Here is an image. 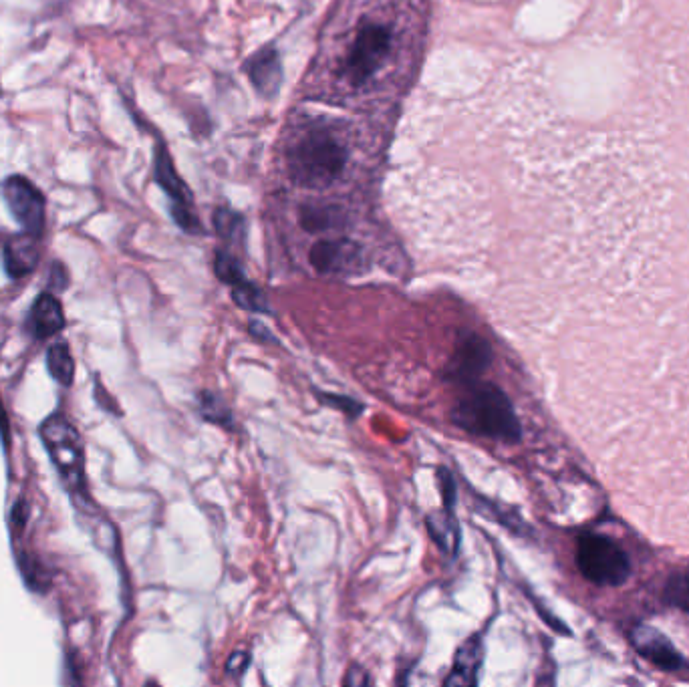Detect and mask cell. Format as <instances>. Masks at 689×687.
Returning <instances> with one entry per match:
<instances>
[{"instance_id": "cell-1", "label": "cell", "mask_w": 689, "mask_h": 687, "mask_svg": "<svg viewBox=\"0 0 689 687\" xmlns=\"http://www.w3.org/2000/svg\"><path fill=\"white\" fill-rule=\"evenodd\" d=\"M452 420L456 426L474 436L498 442L516 444L522 436V428L510 399L502 389L490 383L476 381L468 385L466 395H462L454 407Z\"/></svg>"}, {"instance_id": "cell-2", "label": "cell", "mask_w": 689, "mask_h": 687, "mask_svg": "<svg viewBox=\"0 0 689 687\" xmlns=\"http://www.w3.org/2000/svg\"><path fill=\"white\" fill-rule=\"evenodd\" d=\"M287 160L295 182L309 188H321L343 174L347 152L329 127H309L297 135Z\"/></svg>"}, {"instance_id": "cell-3", "label": "cell", "mask_w": 689, "mask_h": 687, "mask_svg": "<svg viewBox=\"0 0 689 687\" xmlns=\"http://www.w3.org/2000/svg\"><path fill=\"white\" fill-rule=\"evenodd\" d=\"M395 47V35L387 23L361 19L357 31L345 45L341 75L353 89H363L377 81L387 69Z\"/></svg>"}, {"instance_id": "cell-4", "label": "cell", "mask_w": 689, "mask_h": 687, "mask_svg": "<svg viewBox=\"0 0 689 687\" xmlns=\"http://www.w3.org/2000/svg\"><path fill=\"white\" fill-rule=\"evenodd\" d=\"M41 438L67 490L73 496H85V454L77 430L63 416H51L41 426Z\"/></svg>"}, {"instance_id": "cell-5", "label": "cell", "mask_w": 689, "mask_h": 687, "mask_svg": "<svg viewBox=\"0 0 689 687\" xmlns=\"http://www.w3.org/2000/svg\"><path fill=\"white\" fill-rule=\"evenodd\" d=\"M577 567L585 579L599 587L625 583L631 569L625 551L617 542L593 532L577 540Z\"/></svg>"}, {"instance_id": "cell-6", "label": "cell", "mask_w": 689, "mask_h": 687, "mask_svg": "<svg viewBox=\"0 0 689 687\" xmlns=\"http://www.w3.org/2000/svg\"><path fill=\"white\" fill-rule=\"evenodd\" d=\"M5 202L15 220L31 236H41L47 224V202L41 190L25 176H11L3 184Z\"/></svg>"}, {"instance_id": "cell-7", "label": "cell", "mask_w": 689, "mask_h": 687, "mask_svg": "<svg viewBox=\"0 0 689 687\" xmlns=\"http://www.w3.org/2000/svg\"><path fill=\"white\" fill-rule=\"evenodd\" d=\"M492 363V347L490 343L472 331H462L456 341V349L452 353V359L448 363L446 375L462 385L476 383L482 373Z\"/></svg>"}, {"instance_id": "cell-8", "label": "cell", "mask_w": 689, "mask_h": 687, "mask_svg": "<svg viewBox=\"0 0 689 687\" xmlns=\"http://www.w3.org/2000/svg\"><path fill=\"white\" fill-rule=\"evenodd\" d=\"M311 266L321 274H357L363 268V250L357 242L347 238L319 240L309 252Z\"/></svg>"}, {"instance_id": "cell-9", "label": "cell", "mask_w": 689, "mask_h": 687, "mask_svg": "<svg viewBox=\"0 0 689 687\" xmlns=\"http://www.w3.org/2000/svg\"><path fill=\"white\" fill-rule=\"evenodd\" d=\"M482 641L480 637H470L462 647L456 651L454 667L450 675L446 677V685L458 687V685H476L478 673L482 667Z\"/></svg>"}, {"instance_id": "cell-10", "label": "cell", "mask_w": 689, "mask_h": 687, "mask_svg": "<svg viewBox=\"0 0 689 687\" xmlns=\"http://www.w3.org/2000/svg\"><path fill=\"white\" fill-rule=\"evenodd\" d=\"M37 236H19L11 240L5 248V268L9 272V277L13 279H23L29 272L35 270L39 262V246L35 242Z\"/></svg>"}, {"instance_id": "cell-11", "label": "cell", "mask_w": 689, "mask_h": 687, "mask_svg": "<svg viewBox=\"0 0 689 687\" xmlns=\"http://www.w3.org/2000/svg\"><path fill=\"white\" fill-rule=\"evenodd\" d=\"M633 641L637 645V649L655 665L665 667V669H679L683 665L679 653L675 651V647L661 635L649 631V629H639L637 633H633Z\"/></svg>"}, {"instance_id": "cell-12", "label": "cell", "mask_w": 689, "mask_h": 687, "mask_svg": "<svg viewBox=\"0 0 689 687\" xmlns=\"http://www.w3.org/2000/svg\"><path fill=\"white\" fill-rule=\"evenodd\" d=\"M65 327L61 303L53 295H39L31 309V329L37 339H47Z\"/></svg>"}, {"instance_id": "cell-13", "label": "cell", "mask_w": 689, "mask_h": 687, "mask_svg": "<svg viewBox=\"0 0 689 687\" xmlns=\"http://www.w3.org/2000/svg\"><path fill=\"white\" fill-rule=\"evenodd\" d=\"M426 522L432 538L438 542L442 551L450 557H456V553L460 551V524L454 516V510L444 508L442 512H434Z\"/></svg>"}, {"instance_id": "cell-14", "label": "cell", "mask_w": 689, "mask_h": 687, "mask_svg": "<svg viewBox=\"0 0 689 687\" xmlns=\"http://www.w3.org/2000/svg\"><path fill=\"white\" fill-rule=\"evenodd\" d=\"M250 77L264 93H270V91L277 89V85H279V61H277V55H274L272 51L260 53L252 61V65H250Z\"/></svg>"}, {"instance_id": "cell-15", "label": "cell", "mask_w": 689, "mask_h": 687, "mask_svg": "<svg viewBox=\"0 0 689 687\" xmlns=\"http://www.w3.org/2000/svg\"><path fill=\"white\" fill-rule=\"evenodd\" d=\"M301 224L309 232H327V230H337L343 224V218L335 208L311 206L303 210Z\"/></svg>"}, {"instance_id": "cell-16", "label": "cell", "mask_w": 689, "mask_h": 687, "mask_svg": "<svg viewBox=\"0 0 689 687\" xmlns=\"http://www.w3.org/2000/svg\"><path fill=\"white\" fill-rule=\"evenodd\" d=\"M47 365L51 375L61 383V385H69L73 381L75 375V361L71 357V351L65 343H57L49 349L47 353Z\"/></svg>"}, {"instance_id": "cell-17", "label": "cell", "mask_w": 689, "mask_h": 687, "mask_svg": "<svg viewBox=\"0 0 689 687\" xmlns=\"http://www.w3.org/2000/svg\"><path fill=\"white\" fill-rule=\"evenodd\" d=\"M200 411H202V418L208 420L210 424H216V426L226 428V430L234 428L232 414H230L228 407L222 403V399L218 395L202 393L200 395Z\"/></svg>"}, {"instance_id": "cell-18", "label": "cell", "mask_w": 689, "mask_h": 687, "mask_svg": "<svg viewBox=\"0 0 689 687\" xmlns=\"http://www.w3.org/2000/svg\"><path fill=\"white\" fill-rule=\"evenodd\" d=\"M232 289V299L238 307L250 311V313H266V299L262 297V293L250 283V281H242Z\"/></svg>"}, {"instance_id": "cell-19", "label": "cell", "mask_w": 689, "mask_h": 687, "mask_svg": "<svg viewBox=\"0 0 689 687\" xmlns=\"http://www.w3.org/2000/svg\"><path fill=\"white\" fill-rule=\"evenodd\" d=\"M214 270H216V274H218V279H220L222 283H226L228 287H236V285H240L242 281H246V277H244V272H242L238 260H236L232 254L224 252V250H218V252H216Z\"/></svg>"}, {"instance_id": "cell-20", "label": "cell", "mask_w": 689, "mask_h": 687, "mask_svg": "<svg viewBox=\"0 0 689 687\" xmlns=\"http://www.w3.org/2000/svg\"><path fill=\"white\" fill-rule=\"evenodd\" d=\"M665 601L689 613V573L673 575L665 585Z\"/></svg>"}, {"instance_id": "cell-21", "label": "cell", "mask_w": 689, "mask_h": 687, "mask_svg": "<svg viewBox=\"0 0 689 687\" xmlns=\"http://www.w3.org/2000/svg\"><path fill=\"white\" fill-rule=\"evenodd\" d=\"M321 401L327 403V405H331V407H335V409H339V411H343V414H347V416H351V418L359 416V414H361V409H363V405H361L359 401H355L353 397H347V395L321 393Z\"/></svg>"}, {"instance_id": "cell-22", "label": "cell", "mask_w": 689, "mask_h": 687, "mask_svg": "<svg viewBox=\"0 0 689 687\" xmlns=\"http://www.w3.org/2000/svg\"><path fill=\"white\" fill-rule=\"evenodd\" d=\"M214 226H216V230H218L224 238H236L238 232H240V228H242L240 218L234 216L232 212H226V210L216 212V216H214Z\"/></svg>"}, {"instance_id": "cell-23", "label": "cell", "mask_w": 689, "mask_h": 687, "mask_svg": "<svg viewBox=\"0 0 689 687\" xmlns=\"http://www.w3.org/2000/svg\"><path fill=\"white\" fill-rule=\"evenodd\" d=\"M438 476H440V486H442L444 508L454 510V502H456V484H454V478H452V474H450L446 468H442V470L438 472Z\"/></svg>"}, {"instance_id": "cell-24", "label": "cell", "mask_w": 689, "mask_h": 687, "mask_svg": "<svg viewBox=\"0 0 689 687\" xmlns=\"http://www.w3.org/2000/svg\"><path fill=\"white\" fill-rule=\"evenodd\" d=\"M345 685L349 687H361V685H371L373 679L369 677V673L363 667H351L343 679Z\"/></svg>"}, {"instance_id": "cell-25", "label": "cell", "mask_w": 689, "mask_h": 687, "mask_svg": "<svg viewBox=\"0 0 689 687\" xmlns=\"http://www.w3.org/2000/svg\"><path fill=\"white\" fill-rule=\"evenodd\" d=\"M250 663V655L244 653V651H236L230 655L228 663H226V671L228 673H240L244 671V667Z\"/></svg>"}, {"instance_id": "cell-26", "label": "cell", "mask_w": 689, "mask_h": 687, "mask_svg": "<svg viewBox=\"0 0 689 687\" xmlns=\"http://www.w3.org/2000/svg\"><path fill=\"white\" fill-rule=\"evenodd\" d=\"M248 327H250V333H252L254 337H258V339H262V341H270V343H274V339L268 335L270 331H268L266 327H262L258 321H252Z\"/></svg>"}]
</instances>
